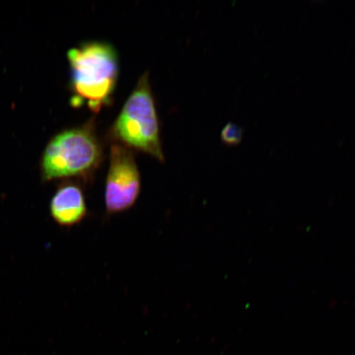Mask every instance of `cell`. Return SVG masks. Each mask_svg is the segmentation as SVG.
<instances>
[{"label": "cell", "instance_id": "6da1fadb", "mask_svg": "<svg viewBox=\"0 0 355 355\" xmlns=\"http://www.w3.org/2000/svg\"><path fill=\"white\" fill-rule=\"evenodd\" d=\"M71 87L76 105L86 101L89 108L99 111L107 105L116 86L119 60L116 51L105 42H87L68 52Z\"/></svg>", "mask_w": 355, "mask_h": 355}, {"label": "cell", "instance_id": "7a4b0ae2", "mask_svg": "<svg viewBox=\"0 0 355 355\" xmlns=\"http://www.w3.org/2000/svg\"><path fill=\"white\" fill-rule=\"evenodd\" d=\"M101 158V145L91 127L71 128L47 144L41 163L42 180L87 179L98 168Z\"/></svg>", "mask_w": 355, "mask_h": 355}, {"label": "cell", "instance_id": "3957f363", "mask_svg": "<svg viewBox=\"0 0 355 355\" xmlns=\"http://www.w3.org/2000/svg\"><path fill=\"white\" fill-rule=\"evenodd\" d=\"M112 133L115 139L127 146L152 155L164 162L157 110L149 83L148 73L139 79V83L128 97L115 121Z\"/></svg>", "mask_w": 355, "mask_h": 355}, {"label": "cell", "instance_id": "277c9868", "mask_svg": "<svg viewBox=\"0 0 355 355\" xmlns=\"http://www.w3.org/2000/svg\"><path fill=\"white\" fill-rule=\"evenodd\" d=\"M141 177L135 155L127 146L111 148L110 167L106 179L105 204L108 216L130 210L139 199Z\"/></svg>", "mask_w": 355, "mask_h": 355}, {"label": "cell", "instance_id": "5b68a950", "mask_svg": "<svg viewBox=\"0 0 355 355\" xmlns=\"http://www.w3.org/2000/svg\"><path fill=\"white\" fill-rule=\"evenodd\" d=\"M50 213L56 224L64 228L73 227L88 214L85 194L77 184L65 182L55 190L51 199Z\"/></svg>", "mask_w": 355, "mask_h": 355}, {"label": "cell", "instance_id": "8992f818", "mask_svg": "<svg viewBox=\"0 0 355 355\" xmlns=\"http://www.w3.org/2000/svg\"><path fill=\"white\" fill-rule=\"evenodd\" d=\"M243 128L238 124L230 122L225 124L220 133L221 140L227 145H237L242 141Z\"/></svg>", "mask_w": 355, "mask_h": 355}]
</instances>
